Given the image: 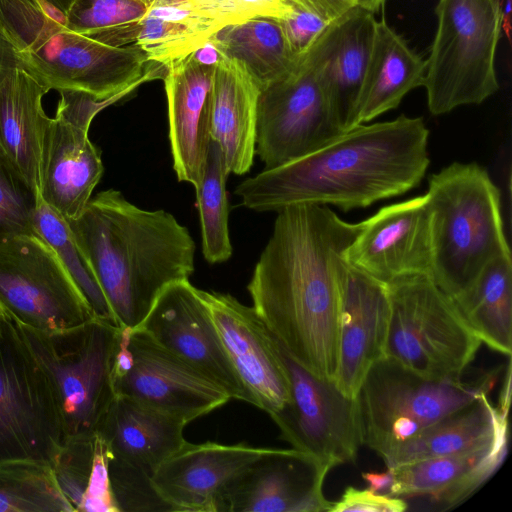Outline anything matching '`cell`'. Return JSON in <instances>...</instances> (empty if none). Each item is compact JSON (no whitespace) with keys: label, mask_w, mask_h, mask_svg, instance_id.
<instances>
[{"label":"cell","mask_w":512,"mask_h":512,"mask_svg":"<svg viewBox=\"0 0 512 512\" xmlns=\"http://www.w3.org/2000/svg\"><path fill=\"white\" fill-rule=\"evenodd\" d=\"M361 226L327 205L278 210L247 286L252 307L283 349L319 378L334 380L337 372L341 268Z\"/></svg>","instance_id":"1"},{"label":"cell","mask_w":512,"mask_h":512,"mask_svg":"<svg viewBox=\"0 0 512 512\" xmlns=\"http://www.w3.org/2000/svg\"><path fill=\"white\" fill-rule=\"evenodd\" d=\"M428 137L420 117L360 124L304 157L244 180L235 194L259 212L305 203L344 211L367 207L420 184L429 165Z\"/></svg>","instance_id":"2"},{"label":"cell","mask_w":512,"mask_h":512,"mask_svg":"<svg viewBox=\"0 0 512 512\" xmlns=\"http://www.w3.org/2000/svg\"><path fill=\"white\" fill-rule=\"evenodd\" d=\"M119 328L138 327L169 285L194 272L195 243L165 210H145L120 191L90 199L67 221Z\"/></svg>","instance_id":"3"},{"label":"cell","mask_w":512,"mask_h":512,"mask_svg":"<svg viewBox=\"0 0 512 512\" xmlns=\"http://www.w3.org/2000/svg\"><path fill=\"white\" fill-rule=\"evenodd\" d=\"M64 20L38 0H0V39L16 65L49 90L116 102L140 84L164 78L166 66L149 61L142 49L101 43Z\"/></svg>","instance_id":"4"},{"label":"cell","mask_w":512,"mask_h":512,"mask_svg":"<svg viewBox=\"0 0 512 512\" xmlns=\"http://www.w3.org/2000/svg\"><path fill=\"white\" fill-rule=\"evenodd\" d=\"M432 279L451 298L468 289L494 259L511 256L500 191L476 163L454 162L430 176Z\"/></svg>","instance_id":"5"},{"label":"cell","mask_w":512,"mask_h":512,"mask_svg":"<svg viewBox=\"0 0 512 512\" xmlns=\"http://www.w3.org/2000/svg\"><path fill=\"white\" fill-rule=\"evenodd\" d=\"M16 325L51 387L64 441L96 434L116 396L112 370L120 328L99 318L55 332Z\"/></svg>","instance_id":"6"},{"label":"cell","mask_w":512,"mask_h":512,"mask_svg":"<svg viewBox=\"0 0 512 512\" xmlns=\"http://www.w3.org/2000/svg\"><path fill=\"white\" fill-rule=\"evenodd\" d=\"M386 287L384 357L428 379H462L482 342L454 300L426 275L397 278Z\"/></svg>","instance_id":"7"},{"label":"cell","mask_w":512,"mask_h":512,"mask_svg":"<svg viewBox=\"0 0 512 512\" xmlns=\"http://www.w3.org/2000/svg\"><path fill=\"white\" fill-rule=\"evenodd\" d=\"M500 368L464 380L425 378L382 357L367 372L356 401L363 445L384 456L446 415L489 394Z\"/></svg>","instance_id":"8"},{"label":"cell","mask_w":512,"mask_h":512,"mask_svg":"<svg viewBox=\"0 0 512 512\" xmlns=\"http://www.w3.org/2000/svg\"><path fill=\"white\" fill-rule=\"evenodd\" d=\"M435 14L423 86L429 111L442 115L480 104L499 89L495 56L502 5L501 0H439Z\"/></svg>","instance_id":"9"},{"label":"cell","mask_w":512,"mask_h":512,"mask_svg":"<svg viewBox=\"0 0 512 512\" xmlns=\"http://www.w3.org/2000/svg\"><path fill=\"white\" fill-rule=\"evenodd\" d=\"M336 32L337 20L289 75L261 90L255 151L264 169L304 157L343 133L331 114L322 79Z\"/></svg>","instance_id":"10"},{"label":"cell","mask_w":512,"mask_h":512,"mask_svg":"<svg viewBox=\"0 0 512 512\" xmlns=\"http://www.w3.org/2000/svg\"><path fill=\"white\" fill-rule=\"evenodd\" d=\"M64 442L48 380L16 323L0 330V463L33 460L51 465Z\"/></svg>","instance_id":"11"},{"label":"cell","mask_w":512,"mask_h":512,"mask_svg":"<svg viewBox=\"0 0 512 512\" xmlns=\"http://www.w3.org/2000/svg\"><path fill=\"white\" fill-rule=\"evenodd\" d=\"M0 310L40 332L78 326L93 313L52 248L38 235L0 244Z\"/></svg>","instance_id":"12"},{"label":"cell","mask_w":512,"mask_h":512,"mask_svg":"<svg viewBox=\"0 0 512 512\" xmlns=\"http://www.w3.org/2000/svg\"><path fill=\"white\" fill-rule=\"evenodd\" d=\"M282 355L291 395L289 402L270 416L282 439L330 469L354 462L363 445L356 398L343 394L334 380L307 371L283 347Z\"/></svg>","instance_id":"13"},{"label":"cell","mask_w":512,"mask_h":512,"mask_svg":"<svg viewBox=\"0 0 512 512\" xmlns=\"http://www.w3.org/2000/svg\"><path fill=\"white\" fill-rule=\"evenodd\" d=\"M129 362L113 374L116 395L186 425L231 400L217 384L158 345L139 327L127 328Z\"/></svg>","instance_id":"14"},{"label":"cell","mask_w":512,"mask_h":512,"mask_svg":"<svg viewBox=\"0 0 512 512\" xmlns=\"http://www.w3.org/2000/svg\"><path fill=\"white\" fill-rule=\"evenodd\" d=\"M158 345L221 387L232 399L251 404L199 289L175 282L158 296L138 326Z\"/></svg>","instance_id":"15"},{"label":"cell","mask_w":512,"mask_h":512,"mask_svg":"<svg viewBox=\"0 0 512 512\" xmlns=\"http://www.w3.org/2000/svg\"><path fill=\"white\" fill-rule=\"evenodd\" d=\"M199 292L251 404L275 414L291 395L280 343L253 307L227 293Z\"/></svg>","instance_id":"16"},{"label":"cell","mask_w":512,"mask_h":512,"mask_svg":"<svg viewBox=\"0 0 512 512\" xmlns=\"http://www.w3.org/2000/svg\"><path fill=\"white\" fill-rule=\"evenodd\" d=\"M330 470L305 452L270 448L228 482L217 512H328L323 484Z\"/></svg>","instance_id":"17"},{"label":"cell","mask_w":512,"mask_h":512,"mask_svg":"<svg viewBox=\"0 0 512 512\" xmlns=\"http://www.w3.org/2000/svg\"><path fill=\"white\" fill-rule=\"evenodd\" d=\"M345 260L387 284L397 278H432L431 211L426 194L388 205L361 222Z\"/></svg>","instance_id":"18"},{"label":"cell","mask_w":512,"mask_h":512,"mask_svg":"<svg viewBox=\"0 0 512 512\" xmlns=\"http://www.w3.org/2000/svg\"><path fill=\"white\" fill-rule=\"evenodd\" d=\"M390 304L386 284L345 260L341 268L338 389L356 398L371 368L384 357Z\"/></svg>","instance_id":"19"},{"label":"cell","mask_w":512,"mask_h":512,"mask_svg":"<svg viewBox=\"0 0 512 512\" xmlns=\"http://www.w3.org/2000/svg\"><path fill=\"white\" fill-rule=\"evenodd\" d=\"M269 449L246 442H186L156 469L152 480L174 511L217 512L228 482Z\"/></svg>","instance_id":"20"},{"label":"cell","mask_w":512,"mask_h":512,"mask_svg":"<svg viewBox=\"0 0 512 512\" xmlns=\"http://www.w3.org/2000/svg\"><path fill=\"white\" fill-rule=\"evenodd\" d=\"M214 66L189 54L167 65L163 78L168 103L169 140L179 181L199 184L211 141L209 91Z\"/></svg>","instance_id":"21"},{"label":"cell","mask_w":512,"mask_h":512,"mask_svg":"<svg viewBox=\"0 0 512 512\" xmlns=\"http://www.w3.org/2000/svg\"><path fill=\"white\" fill-rule=\"evenodd\" d=\"M88 132L54 116L42 144L39 198L66 221L82 213L104 171Z\"/></svg>","instance_id":"22"},{"label":"cell","mask_w":512,"mask_h":512,"mask_svg":"<svg viewBox=\"0 0 512 512\" xmlns=\"http://www.w3.org/2000/svg\"><path fill=\"white\" fill-rule=\"evenodd\" d=\"M508 439L505 429L482 448L393 468L394 482L388 494L427 498L443 510L454 508L499 469L508 452Z\"/></svg>","instance_id":"23"},{"label":"cell","mask_w":512,"mask_h":512,"mask_svg":"<svg viewBox=\"0 0 512 512\" xmlns=\"http://www.w3.org/2000/svg\"><path fill=\"white\" fill-rule=\"evenodd\" d=\"M224 26L194 0H151L143 18L94 40L114 47L136 46L149 61L167 66L196 51Z\"/></svg>","instance_id":"24"},{"label":"cell","mask_w":512,"mask_h":512,"mask_svg":"<svg viewBox=\"0 0 512 512\" xmlns=\"http://www.w3.org/2000/svg\"><path fill=\"white\" fill-rule=\"evenodd\" d=\"M260 92L239 62L221 56L209 91L211 140L220 147L229 173L243 175L253 165Z\"/></svg>","instance_id":"25"},{"label":"cell","mask_w":512,"mask_h":512,"mask_svg":"<svg viewBox=\"0 0 512 512\" xmlns=\"http://www.w3.org/2000/svg\"><path fill=\"white\" fill-rule=\"evenodd\" d=\"M182 421L116 395L97 434L107 452L150 475L187 441Z\"/></svg>","instance_id":"26"},{"label":"cell","mask_w":512,"mask_h":512,"mask_svg":"<svg viewBox=\"0 0 512 512\" xmlns=\"http://www.w3.org/2000/svg\"><path fill=\"white\" fill-rule=\"evenodd\" d=\"M48 91L16 63L0 77V147L37 192L42 144L51 120L42 105Z\"/></svg>","instance_id":"27"},{"label":"cell","mask_w":512,"mask_h":512,"mask_svg":"<svg viewBox=\"0 0 512 512\" xmlns=\"http://www.w3.org/2000/svg\"><path fill=\"white\" fill-rule=\"evenodd\" d=\"M375 13L357 6L337 19L332 49L322 69L331 114L341 130L355 126L358 100L373 43Z\"/></svg>","instance_id":"28"},{"label":"cell","mask_w":512,"mask_h":512,"mask_svg":"<svg viewBox=\"0 0 512 512\" xmlns=\"http://www.w3.org/2000/svg\"><path fill=\"white\" fill-rule=\"evenodd\" d=\"M508 429V412L484 394L446 415L381 458L389 469L430 458L482 448Z\"/></svg>","instance_id":"29"},{"label":"cell","mask_w":512,"mask_h":512,"mask_svg":"<svg viewBox=\"0 0 512 512\" xmlns=\"http://www.w3.org/2000/svg\"><path fill=\"white\" fill-rule=\"evenodd\" d=\"M425 71L426 60L408 46L385 18L377 21L357 105V125L395 109L407 93L423 86Z\"/></svg>","instance_id":"30"},{"label":"cell","mask_w":512,"mask_h":512,"mask_svg":"<svg viewBox=\"0 0 512 512\" xmlns=\"http://www.w3.org/2000/svg\"><path fill=\"white\" fill-rule=\"evenodd\" d=\"M210 40L221 56L239 62L260 90L289 75L300 63L276 18L255 16L224 26Z\"/></svg>","instance_id":"31"},{"label":"cell","mask_w":512,"mask_h":512,"mask_svg":"<svg viewBox=\"0 0 512 512\" xmlns=\"http://www.w3.org/2000/svg\"><path fill=\"white\" fill-rule=\"evenodd\" d=\"M50 466L74 511L118 512L109 480L107 448L97 433L66 439Z\"/></svg>","instance_id":"32"},{"label":"cell","mask_w":512,"mask_h":512,"mask_svg":"<svg viewBox=\"0 0 512 512\" xmlns=\"http://www.w3.org/2000/svg\"><path fill=\"white\" fill-rule=\"evenodd\" d=\"M452 299L482 343L496 352L511 356V256L491 261L468 289Z\"/></svg>","instance_id":"33"},{"label":"cell","mask_w":512,"mask_h":512,"mask_svg":"<svg viewBox=\"0 0 512 512\" xmlns=\"http://www.w3.org/2000/svg\"><path fill=\"white\" fill-rule=\"evenodd\" d=\"M229 174L220 147L211 140L201 180L195 187L202 252L206 261L211 264L225 262L232 255L226 195V181Z\"/></svg>","instance_id":"34"},{"label":"cell","mask_w":512,"mask_h":512,"mask_svg":"<svg viewBox=\"0 0 512 512\" xmlns=\"http://www.w3.org/2000/svg\"><path fill=\"white\" fill-rule=\"evenodd\" d=\"M50 465L33 460L0 463V512H73Z\"/></svg>","instance_id":"35"},{"label":"cell","mask_w":512,"mask_h":512,"mask_svg":"<svg viewBox=\"0 0 512 512\" xmlns=\"http://www.w3.org/2000/svg\"><path fill=\"white\" fill-rule=\"evenodd\" d=\"M35 231L56 253L93 316L116 324L112 310L68 222L42 200L35 214Z\"/></svg>","instance_id":"36"},{"label":"cell","mask_w":512,"mask_h":512,"mask_svg":"<svg viewBox=\"0 0 512 512\" xmlns=\"http://www.w3.org/2000/svg\"><path fill=\"white\" fill-rule=\"evenodd\" d=\"M39 201L37 190L0 147V244L36 234Z\"/></svg>","instance_id":"37"},{"label":"cell","mask_w":512,"mask_h":512,"mask_svg":"<svg viewBox=\"0 0 512 512\" xmlns=\"http://www.w3.org/2000/svg\"><path fill=\"white\" fill-rule=\"evenodd\" d=\"M147 10V0H77L64 21L69 29L94 39L140 20Z\"/></svg>","instance_id":"38"},{"label":"cell","mask_w":512,"mask_h":512,"mask_svg":"<svg viewBox=\"0 0 512 512\" xmlns=\"http://www.w3.org/2000/svg\"><path fill=\"white\" fill-rule=\"evenodd\" d=\"M108 473L118 512L174 511L147 472L108 454Z\"/></svg>","instance_id":"39"},{"label":"cell","mask_w":512,"mask_h":512,"mask_svg":"<svg viewBox=\"0 0 512 512\" xmlns=\"http://www.w3.org/2000/svg\"><path fill=\"white\" fill-rule=\"evenodd\" d=\"M285 1V11L277 20L291 52L301 60L330 23L292 0Z\"/></svg>","instance_id":"40"},{"label":"cell","mask_w":512,"mask_h":512,"mask_svg":"<svg viewBox=\"0 0 512 512\" xmlns=\"http://www.w3.org/2000/svg\"><path fill=\"white\" fill-rule=\"evenodd\" d=\"M408 509L404 498L370 490L347 487L341 498L332 502L330 512H403Z\"/></svg>","instance_id":"41"},{"label":"cell","mask_w":512,"mask_h":512,"mask_svg":"<svg viewBox=\"0 0 512 512\" xmlns=\"http://www.w3.org/2000/svg\"><path fill=\"white\" fill-rule=\"evenodd\" d=\"M55 117L75 127L89 130L96 114L114 103L78 91H61Z\"/></svg>","instance_id":"42"},{"label":"cell","mask_w":512,"mask_h":512,"mask_svg":"<svg viewBox=\"0 0 512 512\" xmlns=\"http://www.w3.org/2000/svg\"><path fill=\"white\" fill-rule=\"evenodd\" d=\"M331 23L351 9L362 6V0H292Z\"/></svg>","instance_id":"43"},{"label":"cell","mask_w":512,"mask_h":512,"mask_svg":"<svg viewBox=\"0 0 512 512\" xmlns=\"http://www.w3.org/2000/svg\"><path fill=\"white\" fill-rule=\"evenodd\" d=\"M205 8L217 13L230 24L246 20L236 6L235 0H194Z\"/></svg>","instance_id":"44"},{"label":"cell","mask_w":512,"mask_h":512,"mask_svg":"<svg viewBox=\"0 0 512 512\" xmlns=\"http://www.w3.org/2000/svg\"><path fill=\"white\" fill-rule=\"evenodd\" d=\"M362 478L368 484V490L375 493L388 494L393 482V470L387 468L383 472H363Z\"/></svg>","instance_id":"45"},{"label":"cell","mask_w":512,"mask_h":512,"mask_svg":"<svg viewBox=\"0 0 512 512\" xmlns=\"http://www.w3.org/2000/svg\"><path fill=\"white\" fill-rule=\"evenodd\" d=\"M192 54L199 63L207 66H215L221 59V54L210 39Z\"/></svg>","instance_id":"46"},{"label":"cell","mask_w":512,"mask_h":512,"mask_svg":"<svg viewBox=\"0 0 512 512\" xmlns=\"http://www.w3.org/2000/svg\"><path fill=\"white\" fill-rule=\"evenodd\" d=\"M41 3L50 6L53 10L59 11L65 17L76 3L77 0H38Z\"/></svg>","instance_id":"47"},{"label":"cell","mask_w":512,"mask_h":512,"mask_svg":"<svg viewBox=\"0 0 512 512\" xmlns=\"http://www.w3.org/2000/svg\"><path fill=\"white\" fill-rule=\"evenodd\" d=\"M15 61L7 45L0 39V77Z\"/></svg>","instance_id":"48"},{"label":"cell","mask_w":512,"mask_h":512,"mask_svg":"<svg viewBox=\"0 0 512 512\" xmlns=\"http://www.w3.org/2000/svg\"><path fill=\"white\" fill-rule=\"evenodd\" d=\"M387 0H362L363 7L376 13Z\"/></svg>","instance_id":"49"},{"label":"cell","mask_w":512,"mask_h":512,"mask_svg":"<svg viewBox=\"0 0 512 512\" xmlns=\"http://www.w3.org/2000/svg\"><path fill=\"white\" fill-rule=\"evenodd\" d=\"M4 316H5V314L0 310V330H1V325H2Z\"/></svg>","instance_id":"50"},{"label":"cell","mask_w":512,"mask_h":512,"mask_svg":"<svg viewBox=\"0 0 512 512\" xmlns=\"http://www.w3.org/2000/svg\"><path fill=\"white\" fill-rule=\"evenodd\" d=\"M147 1H148V3H149L151 0H147Z\"/></svg>","instance_id":"51"}]
</instances>
